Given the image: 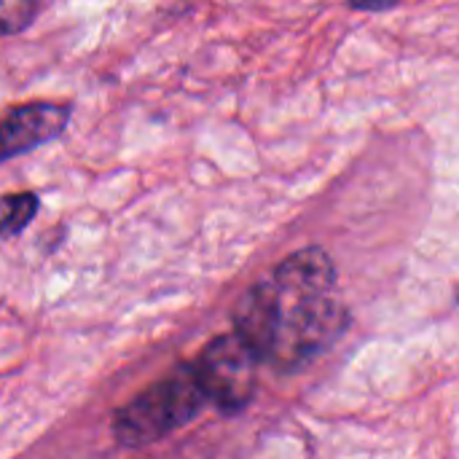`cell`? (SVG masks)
I'll use <instances>...</instances> for the list:
<instances>
[{"instance_id": "52a82bcc", "label": "cell", "mask_w": 459, "mask_h": 459, "mask_svg": "<svg viewBox=\"0 0 459 459\" xmlns=\"http://www.w3.org/2000/svg\"><path fill=\"white\" fill-rule=\"evenodd\" d=\"M350 5L358 11H385V8L398 5V0H350Z\"/></svg>"}, {"instance_id": "5b68a950", "label": "cell", "mask_w": 459, "mask_h": 459, "mask_svg": "<svg viewBox=\"0 0 459 459\" xmlns=\"http://www.w3.org/2000/svg\"><path fill=\"white\" fill-rule=\"evenodd\" d=\"M38 212V196L32 194H8L3 199V237L22 231Z\"/></svg>"}, {"instance_id": "277c9868", "label": "cell", "mask_w": 459, "mask_h": 459, "mask_svg": "<svg viewBox=\"0 0 459 459\" xmlns=\"http://www.w3.org/2000/svg\"><path fill=\"white\" fill-rule=\"evenodd\" d=\"M67 124V108L54 102L19 105L5 113L3 121V156L11 159L40 143L56 137Z\"/></svg>"}, {"instance_id": "6da1fadb", "label": "cell", "mask_w": 459, "mask_h": 459, "mask_svg": "<svg viewBox=\"0 0 459 459\" xmlns=\"http://www.w3.org/2000/svg\"><path fill=\"white\" fill-rule=\"evenodd\" d=\"M237 333L274 368L293 371L328 350L347 328L336 266L320 247L285 258L239 301Z\"/></svg>"}, {"instance_id": "8992f818", "label": "cell", "mask_w": 459, "mask_h": 459, "mask_svg": "<svg viewBox=\"0 0 459 459\" xmlns=\"http://www.w3.org/2000/svg\"><path fill=\"white\" fill-rule=\"evenodd\" d=\"M35 11V0H3V30L16 32L30 22Z\"/></svg>"}, {"instance_id": "3957f363", "label": "cell", "mask_w": 459, "mask_h": 459, "mask_svg": "<svg viewBox=\"0 0 459 459\" xmlns=\"http://www.w3.org/2000/svg\"><path fill=\"white\" fill-rule=\"evenodd\" d=\"M258 352L234 331L212 339L196 358L194 368L210 403L231 414L250 403L258 385Z\"/></svg>"}, {"instance_id": "7a4b0ae2", "label": "cell", "mask_w": 459, "mask_h": 459, "mask_svg": "<svg viewBox=\"0 0 459 459\" xmlns=\"http://www.w3.org/2000/svg\"><path fill=\"white\" fill-rule=\"evenodd\" d=\"M204 403L210 401L204 395L194 363L180 366L148 390H143L124 409H118L113 420V436L124 446H145L161 441L188 425Z\"/></svg>"}]
</instances>
